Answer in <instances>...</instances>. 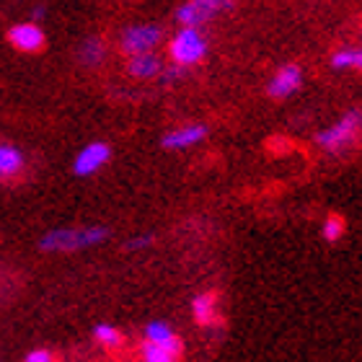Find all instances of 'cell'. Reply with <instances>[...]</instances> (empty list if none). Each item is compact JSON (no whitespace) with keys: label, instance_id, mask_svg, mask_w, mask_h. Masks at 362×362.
Returning <instances> with one entry per match:
<instances>
[{"label":"cell","instance_id":"obj_4","mask_svg":"<svg viewBox=\"0 0 362 362\" xmlns=\"http://www.w3.org/2000/svg\"><path fill=\"white\" fill-rule=\"evenodd\" d=\"M163 42V29L158 23H132V26H124L119 31V52L124 57L129 54H140V52H153L158 49V45Z\"/></svg>","mask_w":362,"mask_h":362},{"label":"cell","instance_id":"obj_15","mask_svg":"<svg viewBox=\"0 0 362 362\" xmlns=\"http://www.w3.org/2000/svg\"><path fill=\"white\" fill-rule=\"evenodd\" d=\"M90 337H93V341H96L98 347H104V349H119L122 344H124V334L114 324H96L93 332H90Z\"/></svg>","mask_w":362,"mask_h":362},{"label":"cell","instance_id":"obj_14","mask_svg":"<svg viewBox=\"0 0 362 362\" xmlns=\"http://www.w3.org/2000/svg\"><path fill=\"white\" fill-rule=\"evenodd\" d=\"M26 168V156L18 145L13 143H0V181H16Z\"/></svg>","mask_w":362,"mask_h":362},{"label":"cell","instance_id":"obj_17","mask_svg":"<svg viewBox=\"0 0 362 362\" xmlns=\"http://www.w3.org/2000/svg\"><path fill=\"white\" fill-rule=\"evenodd\" d=\"M344 233H347V220L341 218V215H337V212L326 215L324 223H321V238L326 243H337L344 238Z\"/></svg>","mask_w":362,"mask_h":362},{"label":"cell","instance_id":"obj_12","mask_svg":"<svg viewBox=\"0 0 362 362\" xmlns=\"http://www.w3.org/2000/svg\"><path fill=\"white\" fill-rule=\"evenodd\" d=\"M106 54H109V47H106V39L98 37V34H88L86 39H81V45L76 49L78 65L88 70L101 68L106 62Z\"/></svg>","mask_w":362,"mask_h":362},{"label":"cell","instance_id":"obj_2","mask_svg":"<svg viewBox=\"0 0 362 362\" xmlns=\"http://www.w3.org/2000/svg\"><path fill=\"white\" fill-rule=\"evenodd\" d=\"M362 135V112L360 109H349L341 114L339 119L321 129L316 135V145L329 156H341V153L352 151Z\"/></svg>","mask_w":362,"mask_h":362},{"label":"cell","instance_id":"obj_7","mask_svg":"<svg viewBox=\"0 0 362 362\" xmlns=\"http://www.w3.org/2000/svg\"><path fill=\"white\" fill-rule=\"evenodd\" d=\"M6 39L16 52H23V54H37V52H42L47 45V34L37 21L13 23V26L8 29Z\"/></svg>","mask_w":362,"mask_h":362},{"label":"cell","instance_id":"obj_19","mask_svg":"<svg viewBox=\"0 0 362 362\" xmlns=\"http://www.w3.org/2000/svg\"><path fill=\"white\" fill-rule=\"evenodd\" d=\"M153 243H156V235H153V233H143V235H135V238H129V241L124 243V249H127V251H145V249H151Z\"/></svg>","mask_w":362,"mask_h":362},{"label":"cell","instance_id":"obj_10","mask_svg":"<svg viewBox=\"0 0 362 362\" xmlns=\"http://www.w3.org/2000/svg\"><path fill=\"white\" fill-rule=\"evenodd\" d=\"M184 355V341L179 337H171L166 341H145L140 347V360L143 362H181Z\"/></svg>","mask_w":362,"mask_h":362},{"label":"cell","instance_id":"obj_9","mask_svg":"<svg viewBox=\"0 0 362 362\" xmlns=\"http://www.w3.org/2000/svg\"><path fill=\"white\" fill-rule=\"evenodd\" d=\"M300 88H303V70H300V65H295V62H287V65L277 68V73H274V76L269 78V83H267V93H269L272 98H290Z\"/></svg>","mask_w":362,"mask_h":362},{"label":"cell","instance_id":"obj_8","mask_svg":"<svg viewBox=\"0 0 362 362\" xmlns=\"http://www.w3.org/2000/svg\"><path fill=\"white\" fill-rule=\"evenodd\" d=\"M207 124L202 122H187V124H179V127L168 129L166 135L160 137V145L166 148V151H189V148H194L199 145L207 137Z\"/></svg>","mask_w":362,"mask_h":362},{"label":"cell","instance_id":"obj_3","mask_svg":"<svg viewBox=\"0 0 362 362\" xmlns=\"http://www.w3.org/2000/svg\"><path fill=\"white\" fill-rule=\"evenodd\" d=\"M210 42L199 26H179L176 34L168 39V60L179 68H194L207 57Z\"/></svg>","mask_w":362,"mask_h":362},{"label":"cell","instance_id":"obj_1","mask_svg":"<svg viewBox=\"0 0 362 362\" xmlns=\"http://www.w3.org/2000/svg\"><path fill=\"white\" fill-rule=\"evenodd\" d=\"M112 235L106 226H86V228H52L39 238V249L47 254H76V251L101 246Z\"/></svg>","mask_w":362,"mask_h":362},{"label":"cell","instance_id":"obj_20","mask_svg":"<svg viewBox=\"0 0 362 362\" xmlns=\"http://www.w3.org/2000/svg\"><path fill=\"white\" fill-rule=\"evenodd\" d=\"M184 73H187V68H179V65H174V62H171V68H166V65H163V70H160V83H179L181 78H184Z\"/></svg>","mask_w":362,"mask_h":362},{"label":"cell","instance_id":"obj_16","mask_svg":"<svg viewBox=\"0 0 362 362\" xmlns=\"http://www.w3.org/2000/svg\"><path fill=\"white\" fill-rule=\"evenodd\" d=\"M334 70H357L362 73V47H341L332 54Z\"/></svg>","mask_w":362,"mask_h":362},{"label":"cell","instance_id":"obj_5","mask_svg":"<svg viewBox=\"0 0 362 362\" xmlns=\"http://www.w3.org/2000/svg\"><path fill=\"white\" fill-rule=\"evenodd\" d=\"M235 6V0H184L176 8V23L179 26H199L210 23L220 13H226Z\"/></svg>","mask_w":362,"mask_h":362},{"label":"cell","instance_id":"obj_21","mask_svg":"<svg viewBox=\"0 0 362 362\" xmlns=\"http://www.w3.org/2000/svg\"><path fill=\"white\" fill-rule=\"evenodd\" d=\"M23 362H57V355H54L52 349L37 347V349H31V352H26Z\"/></svg>","mask_w":362,"mask_h":362},{"label":"cell","instance_id":"obj_22","mask_svg":"<svg viewBox=\"0 0 362 362\" xmlns=\"http://www.w3.org/2000/svg\"><path fill=\"white\" fill-rule=\"evenodd\" d=\"M45 18V8H34V16H31V21H42Z\"/></svg>","mask_w":362,"mask_h":362},{"label":"cell","instance_id":"obj_11","mask_svg":"<svg viewBox=\"0 0 362 362\" xmlns=\"http://www.w3.org/2000/svg\"><path fill=\"white\" fill-rule=\"evenodd\" d=\"M129 78H135V81H156L160 76V70H163V60H160V54L153 49V52H140V54H129L127 57V65H124Z\"/></svg>","mask_w":362,"mask_h":362},{"label":"cell","instance_id":"obj_6","mask_svg":"<svg viewBox=\"0 0 362 362\" xmlns=\"http://www.w3.org/2000/svg\"><path fill=\"white\" fill-rule=\"evenodd\" d=\"M109 160H112V145L104 143V140H93V143L83 145L76 153V158H73V174L81 176V179H88V176L98 174Z\"/></svg>","mask_w":362,"mask_h":362},{"label":"cell","instance_id":"obj_13","mask_svg":"<svg viewBox=\"0 0 362 362\" xmlns=\"http://www.w3.org/2000/svg\"><path fill=\"white\" fill-rule=\"evenodd\" d=\"M218 305L220 295L215 290H204V293L194 295L192 298V318H194V324L202 326V329H210V326L218 324Z\"/></svg>","mask_w":362,"mask_h":362},{"label":"cell","instance_id":"obj_18","mask_svg":"<svg viewBox=\"0 0 362 362\" xmlns=\"http://www.w3.org/2000/svg\"><path fill=\"white\" fill-rule=\"evenodd\" d=\"M174 326L168 324V321H151V324H145L143 329V339L145 341H166L174 337Z\"/></svg>","mask_w":362,"mask_h":362}]
</instances>
